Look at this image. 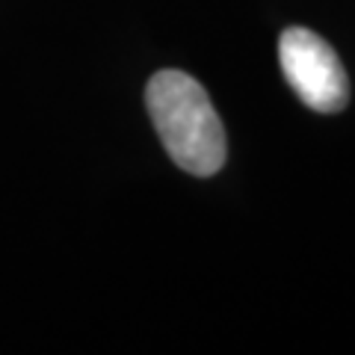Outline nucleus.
Segmentation results:
<instances>
[{
  "label": "nucleus",
  "mask_w": 355,
  "mask_h": 355,
  "mask_svg": "<svg viewBox=\"0 0 355 355\" xmlns=\"http://www.w3.org/2000/svg\"><path fill=\"white\" fill-rule=\"evenodd\" d=\"M148 113L172 160L207 178L225 163V130L205 86L184 71H157L146 89Z\"/></svg>",
  "instance_id": "f257e3e1"
},
{
  "label": "nucleus",
  "mask_w": 355,
  "mask_h": 355,
  "mask_svg": "<svg viewBox=\"0 0 355 355\" xmlns=\"http://www.w3.org/2000/svg\"><path fill=\"white\" fill-rule=\"evenodd\" d=\"M279 60L287 83L317 113H340L349 101V80L338 60L317 33L291 27L279 42Z\"/></svg>",
  "instance_id": "f03ea898"
}]
</instances>
